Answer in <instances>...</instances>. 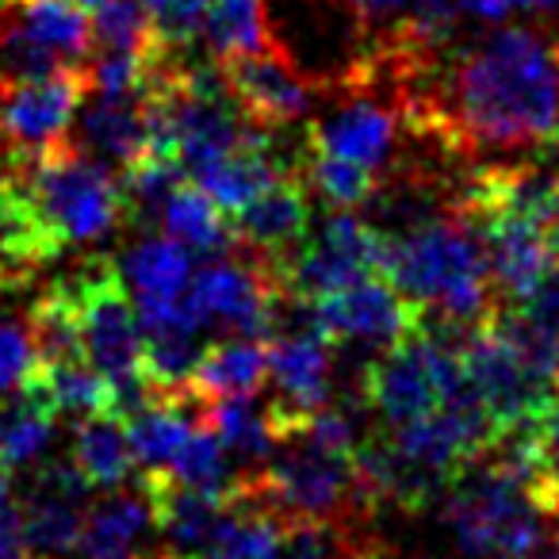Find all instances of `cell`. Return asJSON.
I'll return each mask as SVG.
<instances>
[{
	"label": "cell",
	"mask_w": 559,
	"mask_h": 559,
	"mask_svg": "<svg viewBox=\"0 0 559 559\" xmlns=\"http://www.w3.org/2000/svg\"><path fill=\"white\" fill-rule=\"evenodd\" d=\"M383 276L403 292L426 322L441 330H472L498 311V288L490 272L487 241L479 226L456 207L429 215L421 223L388 234L383 246Z\"/></svg>",
	"instance_id": "obj_1"
},
{
	"label": "cell",
	"mask_w": 559,
	"mask_h": 559,
	"mask_svg": "<svg viewBox=\"0 0 559 559\" xmlns=\"http://www.w3.org/2000/svg\"><path fill=\"white\" fill-rule=\"evenodd\" d=\"M441 521L464 559H559V521L498 444L449 483Z\"/></svg>",
	"instance_id": "obj_2"
},
{
	"label": "cell",
	"mask_w": 559,
	"mask_h": 559,
	"mask_svg": "<svg viewBox=\"0 0 559 559\" xmlns=\"http://www.w3.org/2000/svg\"><path fill=\"white\" fill-rule=\"evenodd\" d=\"M39 215L66 246H88L127 218L123 180L108 162L93 157L78 139H62L20 169Z\"/></svg>",
	"instance_id": "obj_3"
},
{
	"label": "cell",
	"mask_w": 559,
	"mask_h": 559,
	"mask_svg": "<svg viewBox=\"0 0 559 559\" xmlns=\"http://www.w3.org/2000/svg\"><path fill=\"white\" fill-rule=\"evenodd\" d=\"M73 296L81 314V342L88 365H96L116 391V414L131 418L150 403V388L142 380V322L139 304L127 292V276L111 257L96 253L70 272Z\"/></svg>",
	"instance_id": "obj_4"
},
{
	"label": "cell",
	"mask_w": 559,
	"mask_h": 559,
	"mask_svg": "<svg viewBox=\"0 0 559 559\" xmlns=\"http://www.w3.org/2000/svg\"><path fill=\"white\" fill-rule=\"evenodd\" d=\"M460 360H464L475 399L487 411L490 426L498 429V441L528 426L556 391V383L521 349L513 330L506 326L502 311L487 314L460 334Z\"/></svg>",
	"instance_id": "obj_5"
},
{
	"label": "cell",
	"mask_w": 559,
	"mask_h": 559,
	"mask_svg": "<svg viewBox=\"0 0 559 559\" xmlns=\"http://www.w3.org/2000/svg\"><path fill=\"white\" fill-rule=\"evenodd\" d=\"M383 246H388V234L372 218L337 211L292 253V261L284 264V284L296 299L314 304L383 272Z\"/></svg>",
	"instance_id": "obj_6"
},
{
	"label": "cell",
	"mask_w": 559,
	"mask_h": 559,
	"mask_svg": "<svg viewBox=\"0 0 559 559\" xmlns=\"http://www.w3.org/2000/svg\"><path fill=\"white\" fill-rule=\"evenodd\" d=\"M342 93L345 100L337 108H330L319 119H307V142L345 157V162L365 165L376 177H388V169H399V139L403 131H411L406 111L376 78L357 81Z\"/></svg>",
	"instance_id": "obj_7"
},
{
	"label": "cell",
	"mask_w": 559,
	"mask_h": 559,
	"mask_svg": "<svg viewBox=\"0 0 559 559\" xmlns=\"http://www.w3.org/2000/svg\"><path fill=\"white\" fill-rule=\"evenodd\" d=\"M88 88L93 85L85 66H66L47 78L0 81V139L32 162L47 146L70 139L73 116Z\"/></svg>",
	"instance_id": "obj_8"
},
{
	"label": "cell",
	"mask_w": 559,
	"mask_h": 559,
	"mask_svg": "<svg viewBox=\"0 0 559 559\" xmlns=\"http://www.w3.org/2000/svg\"><path fill=\"white\" fill-rule=\"evenodd\" d=\"M314 322L330 345H357L365 353H383L426 326L418 304L403 296L383 272L360 280L353 288L314 299Z\"/></svg>",
	"instance_id": "obj_9"
},
{
	"label": "cell",
	"mask_w": 559,
	"mask_h": 559,
	"mask_svg": "<svg viewBox=\"0 0 559 559\" xmlns=\"http://www.w3.org/2000/svg\"><path fill=\"white\" fill-rule=\"evenodd\" d=\"M304 173H288L269 185L253 203L230 218L234 223V253L269 261L284 272L299 246L311 234V195H307Z\"/></svg>",
	"instance_id": "obj_10"
},
{
	"label": "cell",
	"mask_w": 559,
	"mask_h": 559,
	"mask_svg": "<svg viewBox=\"0 0 559 559\" xmlns=\"http://www.w3.org/2000/svg\"><path fill=\"white\" fill-rule=\"evenodd\" d=\"M475 226H479L483 241H487L498 299H506L510 307L536 296V288L556 272L559 264L556 230H548L536 218L495 211V215L475 218Z\"/></svg>",
	"instance_id": "obj_11"
},
{
	"label": "cell",
	"mask_w": 559,
	"mask_h": 559,
	"mask_svg": "<svg viewBox=\"0 0 559 559\" xmlns=\"http://www.w3.org/2000/svg\"><path fill=\"white\" fill-rule=\"evenodd\" d=\"M234 100L246 108V116L257 127H292L311 111V81L280 55V50H253L218 62Z\"/></svg>",
	"instance_id": "obj_12"
},
{
	"label": "cell",
	"mask_w": 559,
	"mask_h": 559,
	"mask_svg": "<svg viewBox=\"0 0 559 559\" xmlns=\"http://www.w3.org/2000/svg\"><path fill=\"white\" fill-rule=\"evenodd\" d=\"M162 536H157V513L146 487L134 479V487L100 490L85 510L81 528V556L85 559H157Z\"/></svg>",
	"instance_id": "obj_13"
},
{
	"label": "cell",
	"mask_w": 559,
	"mask_h": 559,
	"mask_svg": "<svg viewBox=\"0 0 559 559\" xmlns=\"http://www.w3.org/2000/svg\"><path fill=\"white\" fill-rule=\"evenodd\" d=\"M73 139L93 157L108 162L111 169H127V165H134L139 157H146L150 123H146L142 93L100 96L96 104H88L85 116L78 119V134H73Z\"/></svg>",
	"instance_id": "obj_14"
},
{
	"label": "cell",
	"mask_w": 559,
	"mask_h": 559,
	"mask_svg": "<svg viewBox=\"0 0 559 559\" xmlns=\"http://www.w3.org/2000/svg\"><path fill=\"white\" fill-rule=\"evenodd\" d=\"M58 418H62V411L50 395L47 368H43L24 391L0 399V464L9 472H24V467L39 464L50 437H55Z\"/></svg>",
	"instance_id": "obj_15"
},
{
	"label": "cell",
	"mask_w": 559,
	"mask_h": 559,
	"mask_svg": "<svg viewBox=\"0 0 559 559\" xmlns=\"http://www.w3.org/2000/svg\"><path fill=\"white\" fill-rule=\"evenodd\" d=\"M284 544H288V525L276 513L230 495L211 536L185 559H284Z\"/></svg>",
	"instance_id": "obj_16"
},
{
	"label": "cell",
	"mask_w": 559,
	"mask_h": 559,
	"mask_svg": "<svg viewBox=\"0 0 559 559\" xmlns=\"http://www.w3.org/2000/svg\"><path fill=\"white\" fill-rule=\"evenodd\" d=\"M70 460L81 467L96 490H116L134 475L139 460H134L131 437H127V421L119 414H93L81 418L73 429V449Z\"/></svg>",
	"instance_id": "obj_17"
},
{
	"label": "cell",
	"mask_w": 559,
	"mask_h": 559,
	"mask_svg": "<svg viewBox=\"0 0 559 559\" xmlns=\"http://www.w3.org/2000/svg\"><path fill=\"white\" fill-rule=\"evenodd\" d=\"M264 380H269V342H261V337H230V342H215L203 349L192 388L203 399H230L257 395V388Z\"/></svg>",
	"instance_id": "obj_18"
},
{
	"label": "cell",
	"mask_w": 559,
	"mask_h": 559,
	"mask_svg": "<svg viewBox=\"0 0 559 559\" xmlns=\"http://www.w3.org/2000/svg\"><path fill=\"white\" fill-rule=\"evenodd\" d=\"M162 226L173 241L188 246L192 253H234V223L195 180L177 185L162 211Z\"/></svg>",
	"instance_id": "obj_19"
},
{
	"label": "cell",
	"mask_w": 559,
	"mask_h": 559,
	"mask_svg": "<svg viewBox=\"0 0 559 559\" xmlns=\"http://www.w3.org/2000/svg\"><path fill=\"white\" fill-rule=\"evenodd\" d=\"M27 330H32L43 365L88 360L85 342H81V314H78V296H73L70 276L55 280L47 292L35 296V304L27 307Z\"/></svg>",
	"instance_id": "obj_20"
},
{
	"label": "cell",
	"mask_w": 559,
	"mask_h": 559,
	"mask_svg": "<svg viewBox=\"0 0 559 559\" xmlns=\"http://www.w3.org/2000/svg\"><path fill=\"white\" fill-rule=\"evenodd\" d=\"M123 276L134 288L139 304H162V299L188 296L192 284V249L173 238H150L134 246L123 261Z\"/></svg>",
	"instance_id": "obj_21"
},
{
	"label": "cell",
	"mask_w": 559,
	"mask_h": 559,
	"mask_svg": "<svg viewBox=\"0 0 559 559\" xmlns=\"http://www.w3.org/2000/svg\"><path fill=\"white\" fill-rule=\"evenodd\" d=\"M304 180L337 211L365 207V203H372L383 188V177H376V173L365 169V165L330 154V150L311 146L307 134H304Z\"/></svg>",
	"instance_id": "obj_22"
},
{
	"label": "cell",
	"mask_w": 559,
	"mask_h": 559,
	"mask_svg": "<svg viewBox=\"0 0 559 559\" xmlns=\"http://www.w3.org/2000/svg\"><path fill=\"white\" fill-rule=\"evenodd\" d=\"M264 27H269L264 24V0H211L203 39H207L211 58L226 62V58L269 47Z\"/></svg>",
	"instance_id": "obj_23"
},
{
	"label": "cell",
	"mask_w": 559,
	"mask_h": 559,
	"mask_svg": "<svg viewBox=\"0 0 559 559\" xmlns=\"http://www.w3.org/2000/svg\"><path fill=\"white\" fill-rule=\"evenodd\" d=\"M173 479L185 483L192 490H203V495H218L226 498L234 490L241 472H234V456L218 433L211 426H195V433L185 441V449L177 452V460L169 464Z\"/></svg>",
	"instance_id": "obj_24"
},
{
	"label": "cell",
	"mask_w": 559,
	"mask_h": 559,
	"mask_svg": "<svg viewBox=\"0 0 559 559\" xmlns=\"http://www.w3.org/2000/svg\"><path fill=\"white\" fill-rule=\"evenodd\" d=\"M47 383L58 411L73 418H93V414H116V391L111 380L88 360H70V365H47Z\"/></svg>",
	"instance_id": "obj_25"
},
{
	"label": "cell",
	"mask_w": 559,
	"mask_h": 559,
	"mask_svg": "<svg viewBox=\"0 0 559 559\" xmlns=\"http://www.w3.org/2000/svg\"><path fill=\"white\" fill-rule=\"evenodd\" d=\"M211 0H146L150 47L146 55L185 58L207 24Z\"/></svg>",
	"instance_id": "obj_26"
},
{
	"label": "cell",
	"mask_w": 559,
	"mask_h": 559,
	"mask_svg": "<svg viewBox=\"0 0 559 559\" xmlns=\"http://www.w3.org/2000/svg\"><path fill=\"white\" fill-rule=\"evenodd\" d=\"M43 357L27 322H4L0 326V399L24 391L43 372Z\"/></svg>",
	"instance_id": "obj_27"
},
{
	"label": "cell",
	"mask_w": 559,
	"mask_h": 559,
	"mask_svg": "<svg viewBox=\"0 0 559 559\" xmlns=\"http://www.w3.org/2000/svg\"><path fill=\"white\" fill-rule=\"evenodd\" d=\"M357 536L337 521H299L288 525L284 559H349Z\"/></svg>",
	"instance_id": "obj_28"
},
{
	"label": "cell",
	"mask_w": 559,
	"mask_h": 559,
	"mask_svg": "<svg viewBox=\"0 0 559 559\" xmlns=\"http://www.w3.org/2000/svg\"><path fill=\"white\" fill-rule=\"evenodd\" d=\"M479 24H510L518 16H556L559 0H460Z\"/></svg>",
	"instance_id": "obj_29"
},
{
	"label": "cell",
	"mask_w": 559,
	"mask_h": 559,
	"mask_svg": "<svg viewBox=\"0 0 559 559\" xmlns=\"http://www.w3.org/2000/svg\"><path fill=\"white\" fill-rule=\"evenodd\" d=\"M0 559H27L24 510H20V502L0 518Z\"/></svg>",
	"instance_id": "obj_30"
},
{
	"label": "cell",
	"mask_w": 559,
	"mask_h": 559,
	"mask_svg": "<svg viewBox=\"0 0 559 559\" xmlns=\"http://www.w3.org/2000/svg\"><path fill=\"white\" fill-rule=\"evenodd\" d=\"M12 475H16V472H9V467L0 464V518H4V513H9L12 506L20 502L16 490H12Z\"/></svg>",
	"instance_id": "obj_31"
},
{
	"label": "cell",
	"mask_w": 559,
	"mask_h": 559,
	"mask_svg": "<svg viewBox=\"0 0 559 559\" xmlns=\"http://www.w3.org/2000/svg\"><path fill=\"white\" fill-rule=\"evenodd\" d=\"M78 9H85V12H100L104 9V0H73Z\"/></svg>",
	"instance_id": "obj_32"
}]
</instances>
